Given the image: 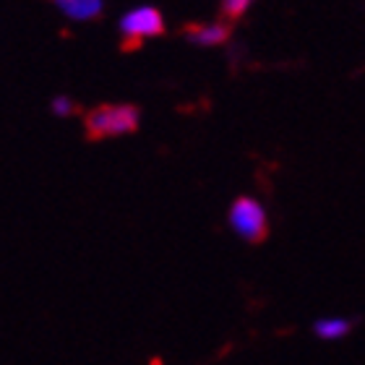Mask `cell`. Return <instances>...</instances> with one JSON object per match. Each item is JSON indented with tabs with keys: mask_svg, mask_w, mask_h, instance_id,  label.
I'll return each mask as SVG.
<instances>
[{
	"mask_svg": "<svg viewBox=\"0 0 365 365\" xmlns=\"http://www.w3.org/2000/svg\"><path fill=\"white\" fill-rule=\"evenodd\" d=\"M141 113L136 105H99L89 110L84 118L86 136L94 141L115 136H128L138 128Z\"/></svg>",
	"mask_w": 365,
	"mask_h": 365,
	"instance_id": "obj_1",
	"label": "cell"
},
{
	"mask_svg": "<svg viewBox=\"0 0 365 365\" xmlns=\"http://www.w3.org/2000/svg\"><path fill=\"white\" fill-rule=\"evenodd\" d=\"M227 225L240 240L251 245L261 243L269 235V214L259 198L253 196H240L232 201L227 212Z\"/></svg>",
	"mask_w": 365,
	"mask_h": 365,
	"instance_id": "obj_2",
	"label": "cell"
},
{
	"mask_svg": "<svg viewBox=\"0 0 365 365\" xmlns=\"http://www.w3.org/2000/svg\"><path fill=\"white\" fill-rule=\"evenodd\" d=\"M162 31H165V19L154 6L133 8L120 19V34L125 37L128 45L149 37H160Z\"/></svg>",
	"mask_w": 365,
	"mask_h": 365,
	"instance_id": "obj_3",
	"label": "cell"
},
{
	"mask_svg": "<svg viewBox=\"0 0 365 365\" xmlns=\"http://www.w3.org/2000/svg\"><path fill=\"white\" fill-rule=\"evenodd\" d=\"M230 37V24L217 21V24H190L185 29V39L196 47H214L227 42Z\"/></svg>",
	"mask_w": 365,
	"mask_h": 365,
	"instance_id": "obj_4",
	"label": "cell"
},
{
	"mask_svg": "<svg viewBox=\"0 0 365 365\" xmlns=\"http://www.w3.org/2000/svg\"><path fill=\"white\" fill-rule=\"evenodd\" d=\"M352 329H355V319H347V316H324L313 321V334L324 342H339L352 334Z\"/></svg>",
	"mask_w": 365,
	"mask_h": 365,
	"instance_id": "obj_5",
	"label": "cell"
},
{
	"mask_svg": "<svg viewBox=\"0 0 365 365\" xmlns=\"http://www.w3.org/2000/svg\"><path fill=\"white\" fill-rule=\"evenodd\" d=\"M55 6L73 21H91L102 14L105 0H55Z\"/></svg>",
	"mask_w": 365,
	"mask_h": 365,
	"instance_id": "obj_6",
	"label": "cell"
},
{
	"mask_svg": "<svg viewBox=\"0 0 365 365\" xmlns=\"http://www.w3.org/2000/svg\"><path fill=\"white\" fill-rule=\"evenodd\" d=\"M50 110H53V115H58V118H68V115L76 113V102L71 97H66V94H61V97H55L53 102H50Z\"/></svg>",
	"mask_w": 365,
	"mask_h": 365,
	"instance_id": "obj_7",
	"label": "cell"
},
{
	"mask_svg": "<svg viewBox=\"0 0 365 365\" xmlns=\"http://www.w3.org/2000/svg\"><path fill=\"white\" fill-rule=\"evenodd\" d=\"M253 0H222V14L227 19H240L251 8Z\"/></svg>",
	"mask_w": 365,
	"mask_h": 365,
	"instance_id": "obj_8",
	"label": "cell"
}]
</instances>
